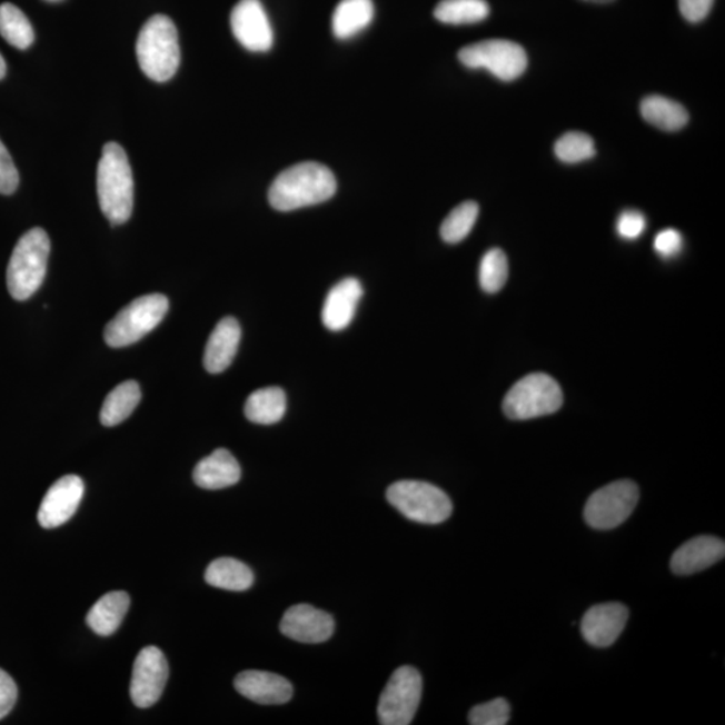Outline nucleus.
Wrapping results in <instances>:
<instances>
[{
    "mask_svg": "<svg viewBox=\"0 0 725 725\" xmlns=\"http://www.w3.org/2000/svg\"><path fill=\"white\" fill-rule=\"evenodd\" d=\"M684 245L683 236L675 229L659 231L655 239V250L664 258L676 257Z\"/></svg>",
    "mask_w": 725,
    "mask_h": 725,
    "instance_id": "f704fd0d",
    "label": "nucleus"
},
{
    "mask_svg": "<svg viewBox=\"0 0 725 725\" xmlns=\"http://www.w3.org/2000/svg\"><path fill=\"white\" fill-rule=\"evenodd\" d=\"M230 24L246 50L265 53L274 47V29L260 0H239L231 11Z\"/></svg>",
    "mask_w": 725,
    "mask_h": 725,
    "instance_id": "f8f14e48",
    "label": "nucleus"
},
{
    "mask_svg": "<svg viewBox=\"0 0 725 725\" xmlns=\"http://www.w3.org/2000/svg\"><path fill=\"white\" fill-rule=\"evenodd\" d=\"M362 296L358 278L348 277L329 290L324 301L321 320L329 331L339 332L354 320L356 308Z\"/></svg>",
    "mask_w": 725,
    "mask_h": 725,
    "instance_id": "f3484780",
    "label": "nucleus"
},
{
    "mask_svg": "<svg viewBox=\"0 0 725 725\" xmlns=\"http://www.w3.org/2000/svg\"><path fill=\"white\" fill-rule=\"evenodd\" d=\"M423 688L420 673L413 666H400L381 692L378 704L379 723L409 725L417 714Z\"/></svg>",
    "mask_w": 725,
    "mask_h": 725,
    "instance_id": "1a4fd4ad",
    "label": "nucleus"
},
{
    "mask_svg": "<svg viewBox=\"0 0 725 725\" xmlns=\"http://www.w3.org/2000/svg\"><path fill=\"white\" fill-rule=\"evenodd\" d=\"M338 183L328 167L307 161L287 168L271 183L269 203L278 211H294L315 206L335 196Z\"/></svg>",
    "mask_w": 725,
    "mask_h": 725,
    "instance_id": "f257e3e1",
    "label": "nucleus"
},
{
    "mask_svg": "<svg viewBox=\"0 0 725 725\" xmlns=\"http://www.w3.org/2000/svg\"><path fill=\"white\" fill-rule=\"evenodd\" d=\"M489 12L487 0H443L434 10V17L446 24H474L487 19Z\"/></svg>",
    "mask_w": 725,
    "mask_h": 725,
    "instance_id": "bb28decb",
    "label": "nucleus"
},
{
    "mask_svg": "<svg viewBox=\"0 0 725 725\" xmlns=\"http://www.w3.org/2000/svg\"><path fill=\"white\" fill-rule=\"evenodd\" d=\"M725 543L715 536H697L677 548L671 559L676 575H692L724 559Z\"/></svg>",
    "mask_w": 725,
    "mask_h": 725,
    "instance_id": "a211bd4d",
    "label": "nucleus"
},
{
    "mask_svg": "<svg viewBox=\"0 0 725 725\" xmlns=\"http://www.w3.org/2000/svg\"><path fill=\"white\" fill-rule=\"evenodd\" d=\"M715 0H678L679 11L686 21L702 22L707 18Z\"/></svg>",
    "mask_w": 725,
    "mask_h": 725,
    "instance_id": "e433bc0d",
    "label": "nucleus"
},
{
    "mask_svg": "<svg viewBox=\"0 0 725 725\" xmlns=\"http://www.w3.org/2000/svg\"><path fill=\"white\" fill-rule=\"evenodd\" d=\"M239 695L262 705H281L294 696V686L287 678L275 673L246 671L235 679Z\"/></svg>",
    "mask_w": 725,
    "mask_h": 725,
    "instance_id": "dca6fc26",
    "label": "nucleus"
},
{
    "mask_svg": "<svg viewBox=\"0 0 725 725\" xmlns=\"http://www.w3.org/2000/svg\"><path fill=\"white\" fill-rule=\"evenodd\" d=\"M241 335V327L235 317H225L217 324L205 349L203 365L207 371L221 374L228 370L236 358Z\"/></svg>",
    "mask_w": 725,
    "mask_h": 725,
    "instance_id": "6ab92c4d",
    "label": "nucleus"
},
{
    "mask_svg": "<svg viewBox=\"0 0 725 725\" xmlns=\"http://www.w3.org/2000/svg\"><path fill=\"white\" fill-rule=\"evenodd\" d=\"M168 679V663L157 646H147L135 659L131 698L136 707L150 708L159 702Z\"/></svg>",
    "mask_w": 725,
    "mask_h": 725,
    "instance_id": "9b49d317",
    "label": "nucleus"
},
{
    "mask_svg": "<svg viewBox=\"0 0 725 725\" xmlns=\"http://www.w3.org/2000/svg\"><path fill=\"white\" fill-rule=\"evenodd\" d=\"M129 605H131V599L127 593H108L90 608L87 624L99 636H111L125 620Z\"/></svg>",
    "mask_w": 725,
    "mask_h": 725,
    "instance_id": "412c9836",
    "label": "nucleus"
},
{
    "mask_svg": "<svg viewBox=\"0 0 725 725\" xmlns=\"http://www.w3.org/2000/svg\"><path fill=\"white\" fill-rule=\"evenodd\" d=\"M563 405L562 388L547 374H530L517 381L505 395L503 410L505 416L516 420H527L549 416Z\"/></svg>",
    "mask_w": 725,
    "mask_h": 725,
    "instance_id": "0eeeda50",
    "label": "nucleus"
},
{
    "mask_svg": "<svg viewBox=\"0 0 725 725\" xmlns=\"http://www.w3.org/2000/svg\"><path fill=\"white\" fill-rule=\"evenodd\" d=\"M83 491V481L75 475L64 476L51 485L38 510L41 527L57 528L69 522L80 507Z\"/></svg>",
    "mask_w": 725,
    "mask_h": 725,
    "instance_id": "ddd939ff",
    "label": "nucleus"
},
{
    "mask_svg": "<svg viewBox=\"0 0 725 725\" xmlns=\"http://www.w3.org/2000/svg\"><path fill=\"white\" fill-rule=\"evenodd\" d=\"M18 698V688L14 679L6 673L3 669H0V721L3 717L8 716Z\"/></svg>",
    "mask_w": 725,
    "mask_h": 725,
    "instance_id": "c9c22d12",
    "label": "nucleus"
},
{
    "mask_svg": "<svg viewBox=\"0 0 725 725\" xmlns=\"http://www.w3.org/2000/svg\"><path fill=\"white\" fill-rule=\"evenodd\" d=\"M205 579L212 587L229 592H245L255 584V575L245 563L232 558H219L207 567Z\"/></svg>",
    "mask_w": 725,
    "mask_h": 725,
    "instance_id": "b1692460",
    "label": "nucleus"
},
{
    "mask_svg": "<svg viewBox=\"0 0 725 725\" xmlns=\"http://www.w3.org/2000/svg\"><path fill=\"white\" fill-rule=\"evenodd\" d=\"M508 258L500 249H490L485 252L478 271L484 292L497 294L508 280Z\"/></svg>",
    "mask_w": 725,
    "mask_h": 725,
    "instance_id": "c756f323",
    "label": "nucleus"
},
{
    "mask_svg": "<svg viewBox=\"0 0 725 725\" xmlns=\"http://www.w3.org/2000/svg\"><path fill=\"white\" fill-rule=\"evenodd\" d=\"M458 60L469 69H484L501 81H514L526 71L528 58L519 43L488 40L459 50Z\"/></svg>",
    "mask_w": 725,
    "mask_h": 725,
    "instance_id": "6e6552de",
    "label": "nucleus"
},
{
    "mask_svg": "<svg viewBox=\"0 0 725 725\" xmlns=\"http://www.w3.org/2000/svg\"><path fill=\"white\" fill-rule=\"evenodd\" d=\"M640 115L649 125L668 132L678 131L689 120V115L682 103L663 96L646 97L640 102Z\"/></svg>",
    "mask_w": 725,
    "mask_h": 725,
    "instance_id": "393cba45",
    "label": "nucleus"
},
{
    "mask_svg": "<svg viewBox=\"0 0 725 725\" xmlns=\"http://www.w3.org/2000/svg\"><path fill=\"white\" fill-rule=\"evenodd\" d=\"M287 411V395L280 387L261 388L250 394L245 404V416L258 425L280 423Z\"/></svg>",
    "mask_w": 725,
    "mask_h": 725,
    "instance_id": "5701e85b",
    "label": "nucleus"
},
{
    "mask_svg": "<svg viewBox=\"0 0 725 725\" xmlns=\"http://www.w3.org/2000/svg\"><path fill=\"white\" fill-rule=\"evenodd\" d=\"M478 212V205L476 202H464L451 210L449 216L445 218L441 226V237L446 244H458L464 241L470 235L471 229L475 228Z\"/></svg>",
    "mask_w": 725,
    "mask_h": 725,
    "instance_id": "c85d7f7f",
    "label": "nucleus"
},
{
    "mask_svg": "<svg viewBox=\"0 0 725 725\" xmlns=\"http://www.w3.org/2000/svg\"><path fill=\"white\" fill-rule=\"evenodd\" d=\"M136 54L142 73L157 82L171 80L180 64L178 30L166 16H153L142 26Z\"/></svg>",
    "mask_w": 725,
    "mask_h": 725,
    "instance_id": "7ed1b4c3",
    "label": "nucleus"
},
{
    "mask_svg": "<svg viewBox=\"0 0 725 725\" xmlns=\"http://www.w3.org/2000/svg\"><path fill=\"white\" fill-rule=\"evenodd\" d=\"M510 717V705L505 698L476 705L469 712V724L471 725H505Z\"/></svg>",
    "mask_w": 725,
    "mask_h": 725,
    "instance_id": "2f4dec72",
    "label": "nucleus"
},
{
    "mask_svg": "<svg viewBox=\"0 0 725 725\" xmlns=\"http://www.w3.org/2000/svg\"><path fill=\"white\" fill-rule=\"evenodd\" d=\"M6 76V61L2 54H0V80Z\"/></svg>",
    "mask_w": 725,
    "mask_h": 725,
    "instance_id": "4c0bfd02",
    "label": "nucleus"
},
{
    "mask_svg": "<svg viewBox=\"0 0 725 725\" xmlns=\"http://www.w3.org/2000/svg\"><path fill=\"white\" fill-rule=\"evenodd\" d=\"M627 619L629 610L617 602L593 606L582 618V636L595 647L610 646L623 634Z\"/></svg>",
    "mask_w": 725,
    "mask_h": 725,
    "instance_id": "2eb2a0df",
    "label": "nucleus"
},
{
    "mask_svg": "<svg viewBox=\"0 0 725 725\" xmlns=\"http://www.w3.org/2000/svg\"><path fill=\"white\" fill-rule=\"evenodd\" d=\"M19 186V173L11 155L0 140V193L11 196Z\"/></svg>",
    "mask_w": 725,
    "mask_h": 725,
    "instance_id": "473e14b6",
    "label": "nucleus"
},
{
    "mask_svg": "<svg viewBox=\"0 0 725 725\" xmlns=\"http://www.w3.org/2000/svg\"><path fill=\"white\" fill-rule=\"evenodd\" d=\"M50 255L48 232L34 228L19 238L8 267V289L18 301L29 300L47 277Z\"/></svg>",
    "mask_w": 725,
    "mask_h": 725,
    "instance_id": "20e7f679",
    "label": "nucleus"
},
{
    "mask_svg": "<svg viewBox=\"0 0 725 725\" xmlns=\"http://www.w3.org/2000/svg\"><path fill=\"white\" fill-rule=\"evenodd\" d=\"M373 0H341L332 16V31L338 40H349L371 24Z\"/></svg>",
    "mask_w": 725,
    "mask_h": 725,
    "instance_id": "4be33fe9",
    "label": "nucleus"
},
{
    "mask_svg": "<svg viewBox=\"0 0 725 725\" xmlns=\"http://www.w3.org/2000/svg\"><path fill=\"white\" fill-rule=\"evenodd\" d=\"M168 307L170 302L163 295L138 297L107 324L103 339L113 348L131 346L159 326Z\"/></svg>",
    "mask_w": 725,
    "mask_h": 725,
    "instance_id": "39448f33",
    "label": "nucleus"
},
{
    "mask_svg": "<svg viewBox=\"0 0 725 725\" xmlns=\"http://www.w3.org/2000/svg\"><path fill=\"white\" fill-rule=\"evenodd\" d=\"M586 2H592V3H610L613 0H586Z\"/></svg>",
    "mask_w": 725,
    "mask_h": 725,
    "instance_id": "58836bf2",
    "label": "nucleus"
},
{
    "mask_svg": "<svg viewBox=\"0 0 725 725\" xmlns=\"http://www.w3.org/2000/svg\"><path fill=\"white\" fill-rule=\"evenodd\" d=\"M141 399L138 381L128 380L115 387L103 400L100 420L103 426L112 427L125 423L131 416Z\"/></svg>",
    "mask_w": 725,
    "mask_h": 725,
    "instance_id": "a878e982",
    "label": "nucleus"
},
{
    "mask_svg": "<svg viewBox=\"0 0 725 725\" xmlns=\"http://www.w3.org/2000/svg\"><path fill=\"white\" fill-rule=\"evenodd\" d=\"M639 500L636 483L620 480L606 485L588 498L585 520L595 529H613L624 524Z\"/></svg>",
    "mask_w": 725,
    "mask_h": 725,
    "instance_id": "9d476101",
    "label": "nucleus"
},
{
    "mask_svg": "<svg viewBox=\"0 0 725 725\" xmlns=\"http://www.w3.org/2000/svg\"><path fill=\"white\" fill-rule=\"evenodd\" d=\"M285 637L302 644H321L332 637L335 623L331 615L310 605L288 608L280 624Z\"/></svg>",
    "mask_w": 725,
    "mask_h": 725,
    "instance_id": "4468645a",
    "label": "nucleus"
},
{
    "mask_svg": "<svg viewBox=\"0 0 725 725\" xmlns=\"http://www.w3.org/2000/svg\"><path fill=\"white\" fill-rule=\"evenodd\" d=\"M555 155L563 163H580L595 157L594 140L584 132H568L556 141Z\"/></svg>",
    "mask_w": 725,
    "mask_h": 725,
    "instance_id": "7c9ffc66",
    "label": "nucleus"
},
{
    "mask_svg": "<svg viewBox=\"0 0 725 725\" xmlns=\"http://www.w3.org/2000/svg\"><path fill=\"white\" fill-rule=\"evenodd\" d=\"M0 36L21 50L30 48L36 38L28 17L11 3L0 4Z\"/></svg>",
    "mask_w": 725,
    "mask_h": 725,
    "instance_id": "cd10ccee",
    "label": "nucleus"
},
{
    "mask_svg": "<svg viewBox=\"0 0 725 725\" xmlns=\"http://www.w3.org/2000/svg\"><path fill=\"white\" fill-rule=\"evenodd\" d=\"M387 500L407 519L420 524H441L449 519L453 504L448 495L436 485L404 480L387 489Z\"/></svg>",
    "mask_w": 725,
    "mask_h": 725,
    "instance_id": "423d86ee",
    "label": "nucleus"
},
{
    "mask_svg": "<svg viewBox=\"0 0 725 725\" xmlns=\"http://www.w3.org/2000/svg\"><path fill=\"white\" fill-rule=\"evenodd\" d=\"M646 229V219L644 213L636 210H627L620 213L617 221V231L619 237L634 241L643 236Z\"/></svg>",
    "mask_w": 725,
    "mask_h": 725,
    "instance_id": "72a5a7b5",
    "label": "nucleus"
},
{
    "mask_svg": "<svg viewBox=\"0 0 725 725\" xmlns=\"http://www.w3.org/2000/svg\"><path fill=\"white\" fill-rule=\"evenodd\" d=\"M193 481L198 487L217 490L236 485L241 478V466L229 450L217 449L200 459L193 469Z\"/></svg>",
    "mask_w": 725,
    "mask_h": 725,
    "instance_id": "aec40b11",
    "label": "nucleus"
},
{
    "mask_svg": "<svg viewBox=\"0 0 725 725\" xmlns=\"http://www.w3.org/2000/svg\"><path fill=\"white\" fill-rule=\"evenodd\" d=\"M133 175L118 142H107L97 168V193L103 216L112 225H122L132 216Z\"/></svg>",
    "mask_w": 725,
    "mask_h": 725,
    "instance_id": "f03ea898",
    "label": "nucleus"
}]
</instances>
